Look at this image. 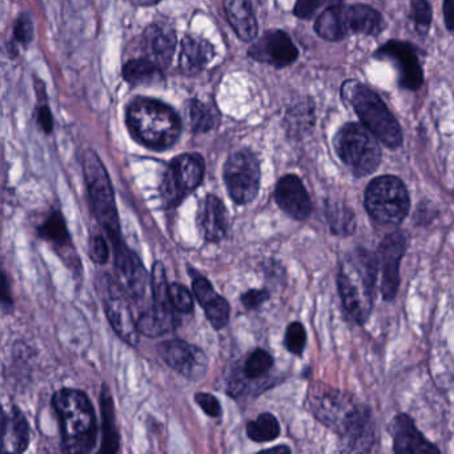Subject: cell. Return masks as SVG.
Instances as JSON below:
<instances>
[{"label":"cell","instance_id":"47","mask_svg":"<svg viewBox=\"0 0 454 454\" xmlns=\"http://www.w3.org/2000/svg\"><path fill=\"white\" fill-rule=\"evenodd\" d=\"M453 0H443V18H445L446 27L449 31H453Z\"/></svg>","mask_w":454,"mask_h":454},{"label":"cell","instance_id":"33","mask_svg":"<svg viewBox=\"0 0 454 454\" xmlns=\"http://www.w3.org/2000/svg\"><path fill=\"white\" fill-rule=\"evenodd\" d=\"M41 235L57 247H67L70 244L67 225L59 212H54L42 225Z\"/></svg>","mask_w":454,"mask_h":454},{"label":"cell","instance_id":"5","mask_svg":"<svg viewBox=\"0 0 454 454\" xmlns=\"http://www.w3.org/2000/svg\"><path fill=\"white\" fill-rule=\"evenodd\" d=\"M83 168L92 211H94L98 222L107 232L114 249L118 251L126 244L121 239V224H119L115 196H114L110 176H108L99 156L92 151H87L84 153Z\"/></svg>","mask_w":454,"mask_h":454},{"label":"cell","instance_id":"46","mask_svg":"<svg viewBox=\"0 0 454 454\" xmlns=\"http://www.w3.org/2000/svg\"><path fill=\"white\" fill-rule=\"evenodd\" d=\"M0 301L7 302V304H12V301L9 281L2 272H0Z\"/></svg>","mask_w":454,"mask_h":454},{"label":"cell","instance_id":"42","mask_svg":"<svg viewBox=\"0 0 454 454\" xmlns=\"http://www.w3.org/2000/svg\"><path fill=\"white\" fill-rule=\"evenodd\" d=\"M42 103L38 106L36 111V123L41 127L42 131L46 134H51L54 129V119H52L51 111H50L49 105H47L46 94L41 98Z\"/></svg>","mask_w":454,"mask_h":454},{"label":"cell","instance_id":"41","mask_svg":"<svg viewBox=\"0 0 454 454\" xmlns=\"http://www.w3.org/2000/svg\"><path fill=\"white\" fill-rule=\"evenodd\" d=\"M90 256L97 264H105L110 257V248L107 241L103 236L97 235L91 239L90 243Z\"/></svg>","mask_w":454,"mask_h":454},{"label":"cell","instance_id":"39","mask_svg":"<svg viewBox=\"0 0 454 454\" xmlns=\"http://www.w3.org/2000/svg\"><path fill=\"white\" fill-rule=\"evenodd\" d=\"M34 36V22L30 15L22 14L18 18L14 26V41L20 44L27 46Z\"/></svg>","mask_w":454,"mask_h":454},{"label":"cell","instance_id":"26","mask_svg":"<svg viewBox=\"0 0 454 454\" xmlns=\"http://www.w3.org/2000/svg\"><path fill=\"white\" fill-rule=\"evenodd\" d=\"M347 7L334 4L321 12L316 20L315 30L321 38L329 42H339L349 35L347 25Z\"/></svg>","mask_w":454,"mask_h":454},{"label":"cell","instance_id":"30","mask_svg":"<svg viewBox=\"0 0 454 454\" xmlns=\"http://www.w3.org/2000/svg\"><path fill=\"white\" fill-rule=\"evenodd\" d=\"M191 127L195 132H207L214 129L219 124V114L211 105L192 100L188 108Z\"/></svg>","mask_w":454,"mask_h":454},{"label":"cell","instance_id":"45","mask_svg":"<svg viewBox=\"0 0 454 454\" xmlns=\"http://www.w3.org/2000/svg\"><path fill=\"white\" fill-rule=\"evenodd\" d=\"M270 299V292L265 289H252L241 296L244 307L248 309H256L260 305L264 304Z\"/></svg>","mask_w":454,"mask_h":454},{"label":"cell","instance_id":"36","mask_svg":"<svg viewBox=\"0 0 454 454\" xmlns=\"http://www.w3.org/2000/svg\"><path fill=\"white\" fill-rule=\"evenodd\" d=\"M169 301L175 312L191 313L193 310L192 294L182 284H171L168 286Z\"/></svg>","mask_w":454,"mask_h":454},{"label":"cell","instance_id":"29","mask_svg":"<svg viewBox=\"0 0 454 454\" xmlns=\"http://www.w3.org/2000/svg\"><path fill=\"white\" fill-rule=\"evenodd\" d=\"M103 448L106 453H115L119 449V434L116 430L115 416H114L113 398L107 389L103 390Z\"/></svg>","mask_w":454,"mask_h":454},{"label":"cell","instance_id":"14","mask_svg":"<svg viewBox=\"0 0 454 454\" xmlns=\"http://www.w3.org/2000/svg\"><path fill=\"white\" fill-rule=\"evenodd\" d=\"M159 352L171 368L188 379L198 380L206 374L208 361L200 348L182 340H169L159 347Z\"/></svg>","mask_w":454,"mask_h":454},{"label":"cell","instance_id":"8","mask_svg":"<svg viewBox=\"0 0 454 454\" xmlns=\"http://www.w3.org/2000/svg\"><path fill=\"white\" fill-rule=\"evenodd\" d=\"M309 403L316 419H320L340 435L344 434L363 406L353 403L348 393L324 384L312 385L309 390Z\"/></svg>","mask_w":454,"mask_h":454},{"label":"cell","instance_id":"37","mask_svg":"<svg viewBox=\"0 0 454 454\" xmlns=\"http://www.w3.org/2000/svg\"><path fill=\"white\" fill-rule=\"evenodd\" d=\"M307 344V332L300 323H292L286 329V347L289 352L300 356Z\"/></svg>","mask_w":454,"mask_h":454},{"label":"cell","instance_id":"4","mask_svg":"<svg viewBox=\"0 0 454 454\" xmlns=\"http://www.w3.org/2000/svg\"><path fill=\"white\" fill-rule=\"evenodd\" d=\"M342 92L345 99L355 108L363 126L376 139L387 147H400L403 143L400 124L376 92L357 82H348Z\"/></svg>","mask_w":454,"mask_h":454},{"label":"cell","instance_id":"20","mask_svg":"<svg viewBox=\"0 0 454 454\" xmlns=\"http://www.w3.org/2000/svg\"><path fill=\"white\" fill-rule=\"evenodd\" d=\"M392 437L395 451L398 454H432L440 453L417 430L413 419L406 414H398L392 424Z\"/></svg>","mask_w":454,"mask_h":454},{"label":"cell","instance_id":"38","mask_svg":"<svg viewBox=\"0 0 454 454\" xmlns=\"http://www.w3.org/2000/svg\"><path fill=\"white\" fill-rule=\"evenodd\" d=\"M411 12H413L414 22L419 33H427L432 22V9L427 0H413L411 4Z\"/></svg>","mask_w":454,"mask_h":454},{"label":"cell","instance_id":"31","mask_svg":"<svg viewBox=\"0 0 454 454\" xmlns=\"http://www.w3.org/2000/svg\"><path fill=\"white\" fill-rule=\"evenodd\" d=\"M248 437L254 442H268L280 434V424L273 414L262 413L247 427Z\"/></svg>","mask_w":454,"mask_h":454},{"label":"cell","instance_id":"43","mask_svg":"<svg viewBox=\"0 0 454 454\" xmlns=\"http://www.w3.org/2000/svg\"><path fill=\"white\" fill-rule=\"evenodd\" d=\"M10 440H12V419L10 414L0 406V453L10 451Z\"/></svg>","mask_w":454,"mask_h":454},{"label":"cell","instance_id":"13","mask_svg":"<svg viewBox=\"0 0 454 454\" xmlns=\"http://www.w3.org/2000/svg\"><path fill=\"white\" fill-rule=\"evenodd\" d=\"M406 241L403 233L387 236L379 247L376 256L377 270L381 273V294L385 300H393L400 286V262L405 252Z\"/></svg>","mask_w":454,"mask_h":454},{"label":"cell","instance_id":"40","mask_svg":"<svg viewBox=\"0 0 454 454\" xmlns=\"http://www.w3.org/2000/svg\"><path fill=\"white\" fill-rule=\"evenodd\" d=\"M340 0H299L294 9V14L301 20H309L320 7L326 4H339Z\"/></svg>","mask_w":454,"mask_h":454},{"label":"cell","instance_id":"10","mask_svg":"<svg viewBox=\"0 0 454 454\" xmlns=\"http://www.w3.org/2000/svg\"><path fill=\"white\" fill-rule=\"evenodd\" d=\"M204 176V161L199 155L185 153L172 160L161 183V195L167 206L182 203L185 196L200 185Z\"/></svg>","mask_w":454,"mask_h":454},{"label":"cell","instance_id":"35","mask_svg":"<svg viewBox=\"0 0 454 454\" xmlns=\"http://www.w3.org/2000/svg\"><path fill=\"white\" fill-rule=\"evenodd\" d=\"M273 357L270 353L262 349H256L249 355L244 364V374L249 380H259L267 376L268 372L272 369Z\"/></svg>","mask_w":454,"mask_h":454},{"label":"cell","instance_id":"28","mask_svg":"<svg viewBox=\"0 0 454 454\" xmlns=\"http://www.w3.org/2000/svg\"><path fill=\"white\" fill-rule=\"evenodd\" d=\"M123 76L131 86H153L163 82V70L153 60L143 58L127 62Z\"/></svg>","mask_w":454,"mask_h":454},{"label":"cell","instance_id":"19","mask_svg":"<svg viewBox=\"0 0 454 454\" xmlns=\"http://www.w3.org/2000/svg\"><path fill=\"white\" fill-rule=\"evenodd\" d=\"M176 43L174 28L166 23H153L143 35V47L147 54V59L153 60L161 68L171 65Z\"/></svg>","mask_w":454,"mask_h":454},{"label":"cell","instance_id":"2","mask_svg":"<svg viewBox=\"0 0 454 454\" xmlns=\"http://www.w3.org/2000/svg\"><path fill=\"white\" fill-rule=\"evenodd\" d=\"M59 417L63 449L67 453H90L97 442V416L89 397L81 390L62 389L54 395Z\"/></svg>","mask_w":454,"mask_h":454},{"label":"cell","instance_id":"18","mask_svg":"<svg viewBox=\"0 0 454 454\" xmlns=\"http://www.w3.org/2000/svg\"><path fill=\"white\" fill-rule=\"evenodd\" d=\"M115 270L121 288L134 299H142L147 291V270L139 257L127 246L115 252Z\"/></svg>","mask_w":454,"mask_h":454},{"label":"cell","instance_id":"44","mask_svg":"<svg viewBox=\"0 0 454 454\" xmlns=\"http://www.w3.org/2000/svg\"><path fill=\"white\" fill-rule=\"evenodd\" d=\"M196 403L206 411L208 416L219 417L222 414V405L215 395L209 393H199L196 395Z\"/></svg>","mask_w":454,"mask_h":454},{"label":"cell","instance_id":"34","mask_svg":"<svg viewBox=\"0 0 454 454\" xmlns=\"http://www.w3.org/2000/svg\"><path fill=\"white\" fill-rule=\"evenodd\" d=\"M326 216H328L329 224L334 233L348 235L355 230V217L352 211L341 204H329L326 208Z\"/></svg>","mask_w":454,"mask_h":454},{"label":"cell","instance_id":"25","mask_svg":"<svg viewBox=\"0 0 454 454\" xmlns=\"http://www.w3.org/2000/svg\"><path fill=\"white\" fill-rule=\"evenodd\" d=\"M225 14L239 38L254 41L257 35V22L251 0H224Z\"/></svg>","mask_w":454,"mask_h":454},{"label":"cell","instance_id":"49","mask_svg":"<svg viewBox=\"0 0 454 454\" xmlns=\"http://www.w3.org/2000/svg\"><path fill=\"white\" fill-rule=\"evenodd\" d=\"M267 453H278V451H281V453H291V449L288 446H276V448L268 449Z\"/></svg>","mask_w":454,"mask_h":454},{"label":"cell","instance_id":"6","mask_svg":"<svg viewBox=\"0 0 454 454\" xmlns=\"http://www.w3.org/2000/svg\"><path fill=\"white\" fill-rule=\"evenodd\" d=\"M337 155L356 176L373 174L381 163V150L376 137L363 126L350 123L342 127L334 139Z\"/></svg>","mask_w":454,"mask_h":454},{"label":"cell","instance_id":"27","mask_svg":"<svg viewBox=\"0 0 454 454\" xmlns=\"http://www.w3.org/2000/svg\"><path fill=\"white\" fill-rule=\"evenodd\" d=\"M348 30L350 33L364 34V35H377L384 30V20L381 14L365 4H355L347 7Z\"/></svg>","mask_w":454,"mask_h":454},{"label":"cell","instance_id":"24","mask_svg":"<svg viewBox=\"0 0 454 454\" xmlns=\"http://www.w3.org/2000/svg\"><path fill=\"white\" fill-rule=\"evenodd\" d=\"M214 55V47L208 42L195 36H185L180 50V70L185 75H196L211 62Z\"/></svg>","mask_w":454,"mask_h":454},{"label":"cell","instance_id":"11","mask_svg":"<svg viewBox=\"0 0 454 454\" xmlns=\"http://www.w3.org/2000/svg\"><path fill=\"white\" fill-rule=\"evenodd\" d=\"M224 182L235 203H251L260 188V164L256 156L249 151H239L230 156L224 166Z\"/></svg>","mask_w":454,"mask_h":454},{"label":"cell","instance_id":"22","mask_svg":"<svg viewBox=\"0 0 454 454\" xmlns=\"http://www.w3.org/2000/svg\"><path fill=\"white\" fill-rule=\"evenodd\" d=\"M199 225L207 241L222 240L228 230V212L224 203L216 196H207L199 215Z\"/></svg>","mask_w":454,"mask_h":454},{"label":"cell","instance_id":"15","mask_svg":"<svg viewBox=\"0 0 454 454\" xmlns=\"http://www.w3.org/2000/svg\"><path fill=\"white\" fill-rule=\"evenodd\" d=\"M376 57L395 63L400 74V84L403 89L419 90L421 87L424 74L411 44L405 42H387L377 51Z\"/></svg>","mask_w":454,"mask_h":454},{"label":"cell","instance_id":"16","mask_svg":"<svg viewBox=\"0 0 454 454\" xmlns=\"http://www.w3.org/2000/svg\"><path fill=\"white\" fill-rule=\"evenodd\" d=\"M249 57L257 62L281 68L292 65L299 57V51L288 34L270 31L249 49Z\"/></svg>","mask_w":454,"mask_h":454},{"label":"cell","instance_id":"21","mask_svg":"<svg viewBox=\"0 0 454 454\" xmlns=\"http://www.w3.org/2000/svg\"><path fill=\"white\" fill-rule=\"evenodd\" d=\"M193 292L215 329H222L230 321L231 308L224 297L215 292L212 284L203 276L193 278Z\"/></svg>","mask_w":454,"mask_h":454},{"label":"cell","instance_id":"3","mask_svg":"<svg viewBox=\"0 0 454 454\" xmlns=\"http://www.w3.org/2000/svg\"><path fill=\"white\" fill-rule=\"evenodd\" d=\"M127 124L132 137L145 147L167 150L179 139L182 124L172 108L158 100H134L127 110Z\"/></svg>","mask_w":454,"mask_h":454},{"label":"cell","instance_id":"48","mask_svg":"<svg viewBox=\"0 0 454 454\" xmlns=\"http://www.w3.org/2000/svg\"><path fill=\"white\" fill-rule=\"evenodd\" d=\"M161 0H132V4L137 6H153V4H159Z\"/></svg>","mask_w":454,"mask_h":454},{"label":"cell","instance_id":"7","mask_svg":"<svg viewBox=\"0 0 454 454\" xmlns=\"http://www.w3.org/2000/svg\"><path fill=\"white\" fill-rule=\"evenodd\" d=\"M364 203L372 219L380 224H400L411 208L405 184L398 177L387 175L369 183Z\"/></svg>","mask_w":454,"mask_h":454},{"label":"cell","instance_id":"17","mask_svg":"<svg viewBox=\"0 0 454 454\" xmlns=\"http://www.w3.org/2000/svg\"><path fill=\"white\" fill-rule=\"evenodd\" d=\"M275 200L288 216L307 220L312 212V201L304 184L294 175H286L276 185Z\"/></svg>","mask_w":454,"mask_h":454},{"label":"cell","instance_id":"1","mask_svg":"<svg viewBox=\"0 0 454 454\" xmlns=\"http://www.w3.org/2000/svg\"><path fill=\"white\" fill-rule=\"evenodd\" d=\"M377 272L376 256L364 249L348 254L340 267V294L345 309L356 323H365L371 315Z\"/></svg>","mask_w":454,"mask_h":454},{"label":"cell","instance_id":"23","mask_svg":"<svg viewBox=\"0 0 454 454\" xmlns=\"http://www.w3.org/2000/svg\"><path fill=\"white\" fill-rule=\"evenodd\" d=\"M344 445L347 446L345 450L348 451H369L374 445L373 419H372L371 411L366 406H361L360 411L350 422L344 434L341 435Z\"/></svg>","mask_w":454,"mask_h":454},{"label":"cell","instance_id":"12","mask_svg":"<svg viewBox=\"0 0 454 454\" xmlns=\"http://www.w3.org/2000/svg\"><path fill=\"white\" fill-rule=\"evenodd\" d=\"M99 291L103 307H105L108 321H110L114 331L124 341L137 347V326L132 317L129 304H127L126 297L121 294V286H118V284L110 276H103L99 281Z\"/></svg>","mask_w":454,"mask_h":454},{"label":"cell","instance_id":"9","mask_svg":"<svg viewBox=\"0 0 454 454\" xmlns=\"http://www.w3.org/2000/svg\"><path fill=\"white\" fill-rule=\"evenodd\" d=\"M153 305L150 310L143 313L137 323V331L145 336L158 337L168 333L176 326L175 309L169 301L168 283L161 262H156L151 275Z\"/></svg>","mask_w":454,"mask_h":454},{"label":"cell","instance_id":"32","mask_svg":"<svg viewBox=\"0 0 454 454\" xmlns=\"http://www.w3.org/2000/svg\"><path fill=\"white\" fill-rule=\"evenodd\" d=\"M12 419V440H10V451L22 453L30 443V427L22 411L12 408L10 413Z\"/></svg>","mask_w":454,"mask_h":454}]
</instances>
